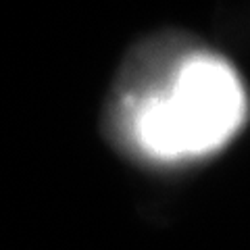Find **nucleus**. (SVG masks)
<instances>
[{"mask_svg": "<svg viewBox=\"0 0 250 250\" xmlns=\"http://www.w3.org/2000/svg\"><path fill=\"white\" fill-rule=\"evenodd\" d=\"M244 115V96L225 62L196 57L182 67L165 100H152L140 117V134L159 154L202 152L231 136Z\"/></svg>", "mask_w": 250, "mask_h": 250, "instance_id": "f257e3e1", "label": "nucleus"}]
</instances>
